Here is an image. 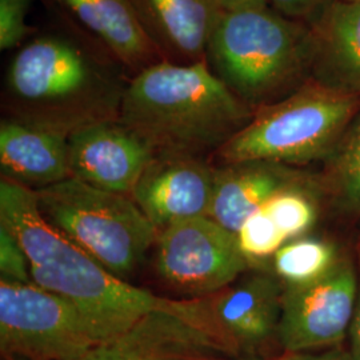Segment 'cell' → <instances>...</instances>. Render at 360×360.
<instances>
[{"label":"cell","instance_id":"ffe728a7","mask_svg":"<svg viewBox=\"0 0 360 360\" xmlns=\"http://www.w3.org/2000/svg\"><path fill=\"white\" fill-rule=\"evenodd\" d=\"M347 248L327 235L309 233L287 242L272 257L271 272L283 287L314 283L334 269Z\"/></svg>","mask_w":360,"mask_h":360},{"label":"cell","instance_id":"f1b7e54d","mask_svg":"<svg viewBox=\"0 0 360 360\" xmlns=\"http://www.w3.org/2000/svg\"><path fill=\"white\" fill-rule=\"evenodd\" d=\"M196 360H236L231 359V358H227V356H208V358H200V359Z\"/></svg>","mask_w":360,"mask_h":360},{"label":"cell","instance_id":"e0dca14e","mask_svg":"<svg viewBox=\"0 0 360 360\" xmlns=\"http://www.w3.org/2000/svg\"><path fill=\"white\" fill-rule=\"evenodd\" d=\"M315 174L304 168L260 160L219 165L208 217L235 233L245 219L274 195L309 181Z\"/></svg>","mask_w":360,"mask_h":360},{"label":"cell","instance_id":"30bf717a","mask_svg":"<svg viewBox=\"0 0 360 360\" xmlns=\"http://www.w3.org/2000/svg\"><path fill=\"white\" fill-rule=\"evenodd\" d=\"M358 302L354 247L322 279L283 287L279 340L283 352L322 351L347 345Z\"/></svg>","mask_w":360,"mask_h":360},{"label":"cell","instance_id":"44dd1931","mask_svg":"<svg viewBox=\"0 0 360 360\" xmlns=\"http://www.w3.org/2000/svg\"><path fill=\"white\" fill-rule=\"evenodd\" d=\"M283 233L287 242L314 233L324 212L318 172L312 179L287 187L262 207Z\"/></svg>","mask_w":360,"mask_h":360},{"label":"cell","instance_id":"3957f363","mask_svg":"<svg viewBox=\"0 0 360 360\" xmlns=\"http://www.w3.org/2000/svg\"><path fill=\"white\" fill-rule=\"evenodd\" d=\"M252 115L206 62L167 59L129 77L119 108V120L156 154L205 158L217 154Z\"/></svg>","mask_w":360,"mask_h":360},{"label":"cell","instance_id":"5bb4252c","mask_svg":"<svg viewBox=\"0 0 360 360\" xmlns=\"http://www.w3.org/2000/svg\"><path fill=\"white\" fill-rule=\"evenodd\" d=\"M68 134L6 115L0 122L1 178L32 191L70 178Z\"/></svg>","mask_w":360,"mask_h":360},{"label":"cell","instance_id":"7a4b0ae2","mask_svg":"<svg viewBox=\"0 0 360 360\" xmlns=\"http://www.w3.org/2000/svg\"><path fill=\"white\" fill-rule=\"evenodd\" d=\"M0 223L23 245L32 283L75 304L102 343L174 302L110 274L46 220L35 191L6 178L0 181Z\"/></svg>","mask_w":360,"mask_h":360},{"label":"cell","instance_id":"4316f807","mask_svg":"<svg viewBox=\"0 0 360 360\" xmlns=\"http://www.w3.org/2000/svg\"><path fill=\"white\" fill-rule=\"evenodd\" d=\"M354 251H355L356 271H358V302H356L355 318L351 326V331L348 335L346 346L354 360H360V240L354 245Z\"/></svg>","mask_w":360,"mask_h":360},{"label":"cell","instance_id":"603a6c76","mask_svg":"<svg viewBox=\"0 0 360 360\" xmlns=\"http://www.w3.org/2000/svg\"><path fill=\"white\" fill-rule=\"evenodd\" d=\"M34 0H0V50L22 47L35 34L27 18Z\"/></svg>","mask_w":360,"mask_h":360},{"label":"cell","instance_id":"2e32d148","mask_svg":"<svg viewBox=\"0 0 360 360\" xmlns=\"http://www.w3.org/2000/svg\"><path fill=\"white\" fill-rule=\"evenodd\" d=\"M132 75L163 60L132 0H55Z\"/></svg>","mask_w":360,"mask_h":360},{"label":"cell","instance_id":"8992f818","mask_svg":"<svg viewBox=\"0 0 360 360\" xmlns=\"http://www.w3.org/2000/svg\"><path fill=\"white\" fill-rule=\"evenodd\" d=\"M35 193L46 220L120 281L129 282L156 243L159 230L129 195L75 178Z\"/></svg>","mask_w":360,"mask_h":360},{"label":"cell","instance_id":"52a82bcc","mask_svg":"<svg viewBox=\"0 0 360 360\" xmlns=\"http://www.w3.org/2000/svg\"><path fill=\"white\" fill-rule=\"evenodd\" d=\"M101 339L75 304L35 283L0 281L1 358L77 360Z\"/></svg>","mask_w":360,"mask_h":360},{"label":"cell","instance_id":"6da1fadb","mask_svg":"<svg viewBox=\"0 0 360 360\" xmlns=\"http://www.w3.org/2000/svg\"><path fill=\"white\" fill-rule=\"evenodd\" d=\"M101 46L65 31L27 40L13 53L3 83L7 115L60 129L119 117L129 77Z\"/></svg>","mask_w":360,"mask_h":360},{"label":"cell","instance_id":"4fadbf2b","mask_svg":"<svg viewBox=\"0 0 360 360\" xmlns=\"http://www.w3.org/2000/svg\"><path fill=\"white\" fill-rule=\"evenodd\" d=\"M217 166L205 156L156 154L131 198L160 231L187 219L208 217Z\"/></svg>","mask_w":360,"mask_h":360},{"label":"cell","instance_id":"d6986e66","mask_svg":"<svg viewBox=\"0 0 360 360\" xmlns=\"http://www.w3.org/2000/svg\"><path fill=\"white\" fill-rule=\"evenodd\" d=\"M326 217L360 240V110L318 171Z\"/></svg>","mask_w":360,"mask_h":360},{"label":"cell","instance_id":"5b68a950","mask_svg":"<svg viewBox=\"0 0 360 360\" xmlns=\"http://www.w3.org/2000/svg\"><path fill=\"white\" fill-rule=\"evenodd\" d=\"M359 110L358 95L309 80L291 95L255 110L214 156L219 165L254 160L299 168L322 165Z\"/></svg>","mask_w":360,"mask_h":360},{"label":"cell","instance_id":"7c38bea8","mask_svg":"<svg viewBox=\"0 0 360 360\" xmlns=\"http://www.w3.org/2000/svg\"><path fill=\"white\" fill-rule=\"evenodd\" d=\"M155 155L119 117L80 127L68 136L70 178L110 193L131 196Z\"/></svg>","mask_w":360,"mask_h":360},{"label":"cell","instance_id":"ba28073f","mask_svg":"<svg viewBox=\"0 0 360 360\" xmlns=\"http://www.w3.org/2000/svg\"><path fill=\"white\" fill-rule=\"evenodd\" d=\"M282 296L283 284L271 271L254 270L195 300L202 326L229 358L269 360L283 352Z\"/></svg>","mask_w":360,"mask_h":360},{"label":"cell","instance_id":"7402d4cb","mask_svg":"<svg viewBox=\"0 0 360 360\" xmlns=\"http://www.w3.org/2000/svg\"><path fill=\"white\" fill-rule=\"evenodd\" d=\"M235 235L240 252L251 270H255V267L257 270H262V267L271 263L275 254L287 243L283 233L263 208L245 219Z\"/></svg>","mask_w":360,"mask_h":360},{"label":"cell","instance_id":"f546056e","mask_svg":"<svg viewBox=\"0 0 360 360\" xmlns=\"http://www.w3.org/2000/svg\"><path fill=\"white\" fill-rule=\"evenodd\" d=\"M3 360H26L22 359V358H1Z\"/></svg>","mask_w":360,"mask_h":360},{"label":"cell","instance_id":"9a60e30c","mask_svg":"<svg viewBox=\"0 0 360 360\" xmlns=\"http://www.w3.org/2000/svg\"><path fill=\"white\" fill-rule=\"evenodd\" d=\"M309 26L311 80L360 96V0H331Z\"/></svg>","mask_w":360,"mask_h":360},{"label":"cell","instance_id":"ac0fdd59","mask_svg":"<svg viewBox=\"0 0 360 360\" xmlns=\"http://www.w3.org/2000/svg\"><path fill=\"white\" fill-rule=\"evenodd\" d=\"M163 58L176 63L206 62L208 40L220 7L217 0H132Z\"/></svg>","mask_w":360,"mask_h":360},{"label":"cell","instance_id":"277c9868","mask_svg":"<svg viewBox=\"0 0 360 360\" xmlns=\"http://www.w3.org/2000/svg\"><path fill=\"white\" fill-rule=\"evenodd\" d=\"M206 63L255 111L311 80V28L271 6L220 10L207 44Z\"/></svg>","mask_w":360,"mask_h":360},{"label":"cell","instance_id":"8fae6325","mask_svg":"<svg viewBox=\"0 0 360 360\" xmlns=\"http://www.w3.org/2000/svg\"><path fill=\"white\" fill-rule=\"evenodd\" d=\"M227 356L198 316L195 299L146 314L129 330L77 360H196ZM229 358V356H227Z\"/></svg>","mask_w":360,"mask_h":360},{"label":"cell","instance_id":"cb8c5ba5","mask_svg":"<svg viewBox=\"0 0 360 360\" xmlns=\"http://www.w3.org/2000/svg\"><path fill=\"white\" fill-rule=\"evenodd\" d=\"M0 281L32 283L30 260L18 236L0 223Z\"/></svg>","mask_w":360,"mask_h":360},{"label":"cell","instance_id":"484cf974","mask_svg":"<svg viewBox=\"0 0 360 360\" xmlns=\"http://www.w3.org/2000/svg\"><path fill=\"white\" fill-rule=\"evenodd\" d=\"M269 360H354L347 346L328 348L322 351L282 352Z\"/></svg>","mask_w":360,"mask_h":360},{"label":"cell","instance_id":"83f0119b","mask_svg":"<svg viewBox=\"0 0 360 360\" xmlns=\"http://www.w3.org/2000/svg\"><path fill=\"white\" fill-rule=\"evenodd\" d=\"M220 10H239L248 7L270 6L267 0H217Z\"/></svg>","mask_w":360,"mask_h":360},{"label":"cell","instance_id":"d4e9b609","mask_svg":"<svg viewBox=\"0 0 360 360\" xmlns=\"http://www.w3.org/2000/svg\"><path fill=\"white\" fill-rule=\"evenodd\" d=\"M271 7L290 19L309 23L331 0H267Z\"/></svg>","mask_w":360,"mask_h":360},{"label":"cell","instance_id":"9c48e42d","mask_svg":"<svg viewBox=\"0 0 360 360\" xmlns=\"http://www.w3.org/2000/svg\"><path fill=\"white\" fill-rule=\"evenodd\" d=\"M156 271L175 292L212 295L251 270L236 235L210 217L176 221L156 239Z\"/></svg>","mask_w":360,"mask_h":360}]
</instances>
